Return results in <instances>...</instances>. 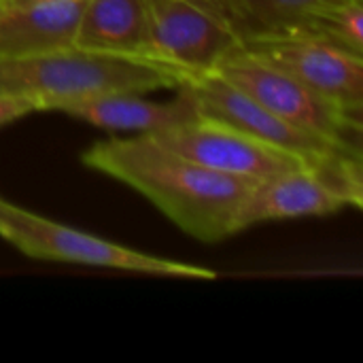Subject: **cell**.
I'll return each mask as SVG.
<instances>
[{
	"label": "cell",
	"mask_w": 363,
	"mask_h": 363,
	"mask_svg": "<svg viewBox=\"0 0 363 363\" xmlns=\"http://www.w3.org/2000/svg\"><path fill=\"white\" fill-rule=\"evenodd\" d=\"M83 164L149 198L181 230L204 242L236 234V215L257 181L204 168L140 134L102 140Z\"/></svg>",
	"instance_id": "cell-1"
},
{
	"label": "cell",
	"mask_w": 363,
	"mask_h": 363,
	"mask_svg": "<svg viewBox=\"0 0 363 363\" xmlns=\"http://www.w3.org/2000/svg\"><path fill=\"white\" fill-rule=\"evenodd\" d=\"M179 87L191 96L200 117L221 121L296 155L306 170L342 196L349 206L362 208V151L287 123L217 72L191 77Z\"/></svg>",
	"instance_id": "cell-2"
},
{
	"label": "cell",
	"mask_w": 363,
	"mask_h": 363,
	"mask_svg": "<svg viewBox=\"0 0 363 363\" xmlns=\"http://www.w3.org/2000/svg\"><path fill=\"white\" fill-rule=\"evenodd\" d=\"M187 81L181 70L140 57L85 51L68 47L26 60L0 62V91L28 94L40 100L43 111L60 100L108 91L177 89Z\"/></svg>",
	"instance_id": "cell-3"
},
{
	"label": "cell",
	"mask_w": 363,
	"mask_h": 363,
	"mask_svg": "<svg viewBox=\"0 0 363 363\" xmlns=\"http://www.w3.org/2000/svg\"><path fill=\"white\" fill-rule=\"evenodd\" d=\"M0 236L17 247L21 253L38 259H55L85 266H100L140 274H160L174 279L211 281L215 270L185 262L164 259L149 253L128 249L123 245L85 234L77 228L55 223L32 211L15 206L0 198Z\"/></svg>",
	"instance_id": "cell-4"
},
{
	"label": "cell",
	"mask_w": 363,
	"mask_h": 363,
	"mask_svg": "<svg viewBox=\"0 0 363 363\" xmlns=\"http://www.w3.org/2000/svg\"><path fill=\"white\" fill-rule=\"evenodd\" d=\"M213 72L287 123L362 151L363 121L351 117L345 108L313 91L285 70L251 55L240 45L232 49Z\"/></svg>",
	"instance_id": "cell-5"
},
{
	"label": "cell",
	"mask_w": 363,
	"mask_h": 363,
	"mask_svg": "<svg viewBox=\"0 0 363 363\" xmlns=\"http://www.w3.org/2000/svg\"><path fill=\"white\" fill-rule=\"evenodd\" d=\"M147 60L172 66L187 79L213 72L240 38L213 0H147Z\"/></svg>",
	"instance_id": "cell-6"
},
{
	"label": "cell",
	"mask_w": 363,
	"mask_h": 363,
	"mask_svg": "<svg viewBox=\"0 0 363 363\" xmlns=\"http://www.w3.org/2000/svg\"><path fill=\"white\" fill-rule=\"evenodd\" d=\"M145 136L204 168L251 181L306 168L296 155L208 117H198Z\"/></svg>",
	"instance_id": "cell-7"
},
{
	"label": "cell",
	"mask_w": 363,
	"mask_h": 363,
	"mask_svg": "<svg viewBox=\"0 0 363 363\" xmlns=\"http://www.w3.org/2000/svg\"><path fill=\"white\" fill-rule=\"evenodd\" d=\"M240 47L363 121V57L298 34L255 36L240 40Z\"/></svg>",
	"instance_id": "cell-8"
},
{
	"label": "cell",
	"mask_w": 363,
	"mask_h": 363,
	"mask_svg": "<svg viewBox=\"0 0 363 363\" xmlns=\"http://www.w3.org/2000/svg\"><path fill=\"white\" fill-rule=\"evenodd\" d=\"M85 0H19L0 6V62L74 47Z\"/></svg>",
	"instance_id": "cell-9"
},
{
	"label": "cell",
	"mask_w": 363,
	"mask_h": 363,
	"mask_svg": "<svg viewBox=\"0 0 363 363\" xmlns=\"http://www.w3.org/2000/svg\"><path fill=\"white\" fill-rule=\"evenodd\" d=\"M177 98L170 102H151L136 91H108L60 100L51 106V111L66 113L106 130L153 134L200 117L191 96L183 87H177Z\"/></svg>",
	"instance_id": "cell-10"
},
{
	"label": "cell",
	"mask_w": 363,
	"mask_h": 363,
	"mask_svg": "<svg viewBox=\"0 0 363 363\" xmlns=\"http://www.w3.org/2000/svg\"><path fill=\"white\" fill-rule=\"evenodd\" d=\"M345 206L349 204L342 196L330 189L311 170L298 168L257 181L251 187L238 208L236 232L274 219L334 215Z\"/></svg>",
	"instance_id": "cell-11"
},
{
	"label": "cell",
	"mask_w": 363,
	"mask_h": 363,
	"mask_svg": "<svg viewBox=\"0 0 363 363\" xmlns=\"http://www.w3.org/2000/svg\"><path fill=\"white\" fill-rule=\"evenodd\" d=\"M147 0H85L74 47L147 60Z\"/></svg>",
	"instance_id": "cell-12"
},
{
	"label": "cell",
	"mask_w": 363,
	"mask_h": 363,
	"mask_svg": "<svg viewBox=\"0 0 363 363\" xmlns=\"http://www.w3.org/2000/svg\"><path fill=\"white\" fill-rule=\"evenodd\" d=\"M240 40L279 34L298 17L347 0H213Z\"/></svg>",
	"instance_id": "cell-13"
},
{
	"label": "cell",
	"mask_w": 363,
	"mask_h": 363,
	"mask_svg": "<svg viewBox=\"0 0 363 363\" xmlns=\"http://www.w3.org/2000/svg\"><path fill=\"white\" fill-rule=\"evenodd\" d=\"M279 34L308 36L363 57V0H347L304 13Z\"/></svg>",
	"instance_id": "cell-14"
},
{
	"label": "cell",
	"mask_w": 363,
	"mask_h": 363,
	"mask_svg": "<svg viewBox=\"0 0 363 363\" xmlns=\"http://www.w3.org/2000/svg\"><path fill=\"white\" fill-rule=\"evenodd\" d=\"M34 111H43V104L38 98L28 96V94L0 91V125L11 123L19 117H26Z\"/></svg>",
	"instance_id": "cell-15"
},
{
	"label": "cell",
	"mask_w": 363,
	"mask_h": 363,
	"mask_svg": "<svg viewBox=\"0 0 363 363\" xmlns=\"http://www.w3.org/2000/svg\"><path fill=\"white\" fill-rule=\"evenodd\" d=\"M2 2H19V0H2Z\"/></svg>",
	"instance_id": "cell-16"
},
{
	"label": "cell",
	"mask_w": 363,
	"mask_h": 363,
	"mask_svg": "<svg viewBox=\"0 0 363 363\" xmlns=\"http://www.w3.org/2000/svg\"><path fill=\"white\" fill-rule=\"evenodd\" d=\"M2 4H4V2H2V0H0V6H2Z\"/></svg>",
	"instance_id": "cell-17"
}]
</instances>
